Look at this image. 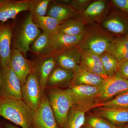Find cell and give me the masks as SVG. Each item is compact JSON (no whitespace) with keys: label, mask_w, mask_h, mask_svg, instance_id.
Listing matches in <instances>:
<instances>
[{"label":"cell","mask_w":128,"mask_h":128,"mask_svg":"<svg viewBox=\"0 0 128 128\" xmlns=\"http://www.w3.org/2000/svg\"><path fill=\"white\" fill-rule=\"evenodd\" d=\"M34 111L22 100L0 98V116L22 128H33Z\"/></svg>","instance_id":"obj_1"},{"label":"cell","mask_w":128,"mask_h":128,"mask_svg":"<svg viewBox=\"0 0 128 128\" xmlns=\"http://www.w3.org/2000/svg\"><path fill=\"white\" fill-rule=\"evenodd\" d=\"M116 36L96 24L86 25L78 46L82 50H88L100 55L106 51Z\"/></svg>","instance_id":"obj_2"},{"label":"cell","mask_w":128,"mask_h":128,"mask_svg":"<svg viewBox=\"0 0 128 128\" xmlns=\"http://www.w3.org/2000/svg\"><path fill=\"white\" fill-rule=\"evenodd\" d=\"M46 94L58 126L60 128H64L69 110L73 105L70 88L50 87Z\"/></svg>","instance_id":"obj_3"},{"label":"cell","mask_w":128,"mask_h":128,"mask_svg":"<svg viewBox=\"0 0 128 128\" xmlns=\"http://www.w3.org/2000/svg\"><path fill=\"white\" fill-rule=\"evenodd\" d=\"M0 98L22 100L20 81L8 66L1 68Z\"/></svg>","instance_id":"obj_4"},{"label":"cell","mask_w":128,"mask_h":128,"mask_svg":"<svg viewBox=\"0 0 128 128\" xmlns=\"http://www.w3.org/2000/svg\"><path fill=\"white\" fill-rule=\"evenodd\" d=\"M41 31L33 20L32 14L26 18L20 32L16 38L15 45L16 48L26 57L27 53L32 51L30 46L41 34Z\"/></svg>","instance_id":"obj_5"},{"label":"cell","mask_w":128,"mask_h":128,"mask_svg":"<svg viewBox=\"0 0 128 128\" xmlns=\"http://www.w3.org/2000/svg\"><path fill=\"white\" fill-rule=\"evenodd\" d=\"M112 6L109 0H93L84 10L78 12L76 16L85 25H100L112 9Z\"/></svg>","instance_id":"obj_6"},{"label":"cell","mask_w":128,"mask_h":128,"mask_svg":"<svg viewBox=\"0 0 128 128\" xmlns=\"http://www.w3.org/2000/svg\"><path fill=\"white\" fill-rule=\"evenodd\" d=\"M100 25L115 36H125L128 33V16L112 6Z\"/></svg>","instance_id":"obj_7"},{"label":"cell","mask_w":128,"mask_h":128,"mask_svg":"<svg viewBox=\"0 0 128 128\" xmlns=\"http://www.w3.org/2000/svg\"><path fill=\"white\" fill-rule=\"evenodd\" d=\"M22 93L24 102L35 111L38 108L42 98L36 68L28 76L25 83L22 86Z\"/></svg>","instance_id":"obj_8"},{"label":"cell","mask_w":128,"mask_h":128,"mask_svg":"<svg viewBox=\"0 0 128 128\" xmlns=\"http://www.w3.org/2000/svg\"><path fill=\"white\" fill-rule=\"evenodd\" d=\"M128 90V80L121 77L117 73L105 79L96 98L97 103L109 100L122 92Z\"/></svg>","instance_id":"obj_9"},{"label":"cell","mask_w":128,"mask_h":128,"mask_svg":"<svg viewBox=\"0 0 128 128\" xmlns=\"http://www.w3.org/2000/svg\"><path fill=\"white\" fill-rule=\"evenodd\" d=\"M33 128H60L46 94L42 96L38 108L34 111Z\"/></svg>","instance_id":"obj_10"},{"label":"cell","mask_w":128,"mask_h":128,"mask_svg":"<svg viewBox=\"0 0 128 128\" xmlns=\"http://www.w3.org/2000/svg\"><path fill=\"white\" fill-rule=\"evenodd\" d=\"M9 66L16 74L22 86L36 68L35 62L26 58L18 49L12 50Z\"/></svg>","instance_id":"obj_11"},{"label":"cell","mask_w":128,"mask_h":128,"mask_svg":"<svg viewBox=\"0 0 128 128\" xmlns=\"http://www.w3.org/2000/svg\"><path fill=\"white\" fill-rule=\"evenodd\" d=\"M82 50L78 46H71L56 53L52 56L57 66L73 72L80 66Z\"/></svg>","instance_id":"obj_12"},{"label":"cell","mask_w":128,"mask_h":128,"mask_svg":"<svg viewBox=\"0 0 128 128\" xmlns=\"http://www.w3.org/2000/svg\"><path fill=\"white\" fill-rule=\"evenodd\" d=\"M82 35L70 36L59 32L49 34L47 51L42 57L40 58L52 57L60 50L71 46H78Z\"/></svg>","instance_id":"obj_13"},{"label":"cell","mask_w":128,"mask_h":128,"mask_svg":"<svg viewBox=\"0 0 128 128\" xmlns=\"http://www.w3.org/2000/svg\"><path fill=\"white\" fill-rule=\"evenodd\" d=\"M100 86L86 85L70 86L73 105L87 104H95L97 105L96 100L100 92Z\"/></svg>","instance_id":"obj_14"},{"label":"cell","mask_w":128,"mask_h":128,"mask_svg":"<svg viewBox=\"0 0 128 128\" xmlns=\"http://www.w3.org/2000/svg\"><path fill=\"white\" fill-rule=\"evenodd\" d=\"M12 33L13 28L11 25L0 22V64L1 68L9 66Z\"/></svg>","instance_id":"obj_15"},{"label":"cell","mask_w":128,"mask_h":128,"mask_svg":"<svg viewBox=\"0 0 128 128\" xmlns=\"http://www.w3.org/2000/svg\"><path fill=\"white\" fill-rule=\"evenodd\" d=\"M28 0H2L0 3V22L14 18L21 12L28 10Z\"/></svg>","instance_id":"obj_16"},{"label":"cell","mask_w":128,"mask_h":128,"mask_svg":"<svg viewBox=\"0 0 128 128\" xmlns=\"http://www.w3.org/2000/svg\"><path fill=\"white\" fill-rule=\"evenodd\" d=\"M80 66L82 69L98 75L104 79L108 77L104 69L100 56L91 51L82 50Z\"/></svg>","instance_id":"obj_17"},{"label":"cell","mask_w":128,"mask_h":128,"mask_svg":"<svg viewBox=\"0 0 128 128\" xmlns=\"http://www.w3.org/2000/svg\"><path fill=\"white\" fill-rule=\"evenodd\" d=\"M96 106L94 104L73 105L69 110L67 122L64 128H81L86 121V112L96 108Z\"/></svg>","instance_id":"obj_18"},{"label":"cell","mask_w":128,"mask_h":128,"mask_svg":"<svg viewBox=\"0 0 128 128\" xmlns=\"http://www.w3.org/2000/svg\"><path fill=\"white\" fill-rule=\"evenodd\" d=\"M54 57L39 58L35 63L36 71L41 87L42 97L45 94L49 77L53 70L57 66Z\"/></svg>","instance_id":"obj_19"},{"label":"cell","mask_w":128,"mask_h":128,"mask_svg":"<svg viewBox=\"0 0 128 128\" xmlns=\"http://www.w3.org/2000/svg\"><path fill=\"white\" fill-rule=\"evenodd\" d=\"M78 12L70 5L63 4L58 0H52L48 7L47 16L57 19L62 23L76 16Z\"/></svg>","instance_id":"obj_20"},{"label":"cell","mask_w":128,"mask_h":128,"mask_svg":"<svg viewBox=\"0 0 128 128\" xmlns=\"http://www.w3.org/2000/svg\"><path fill=\"white\" fill-rule=\"evenodd\" d=\"M94 112L96 116L107 119L114 125L128 123V108L111 109L98 107Z\"/></svg>","instance_id":"obj_21"},{"label":"cell","mask_w":128,"mask_h":128,"mask_svg":"<svg viewBox=\"0 0 128 128\" xmlns=\"http://www.w3.org/2000/svg\"><path fill=\"white\" fill-rule=\"evenodd\" d=\"M105 79L100 76L86 71L80 66L73 72V76L70 85H86L100 86Z\"/></svg>","instance_id":"obj_22"},{"label":"cell","mask_w":128,"mask_h":128,"mask_svg":"<svg viewBox=\"0 0 128 128\" xmlns=\"http://www.w3.org/2000/svg\"><path fill=\"white\" fill-rule=\"evenodd\" d=\"M73 72L56 66L48 80L47 87H57L70 86Z\"/></svg>","instance_id":"obj_23"},{"label":"cell","mask_w":128,"mask_h":128,"mask_svg":"<svg viewBox=\"0 0 128 128\" xmlns=\"http://www.w3.org/2000/svg\"><path fill=\"white\" fill-rule=\"evenodd\" d=\"M106 51L112 54L118 62L128 60V37H116L109 44Z\"/></svg>","instance_id":"obj_24"},{"label":"cell","mask_w":128,"mask_h":128,"mask_svg":"<svg viewBox=\"0 0 128 128\" xmlns=\"http://www.w3.org/2000/svg\"><path fill=\"white\" fill-rule=\"evenodd\" d=\"M85 27L82 21L76 16L62 22L60 25L58 32L70 36H80L84 32Z\"/></svg>","instance_id":"obj_25"},{"label":"cell","mask_w":128,"mask_h":128,"mask_svg":"<svg viewBox=\"0 0 128 128\" xmlns=\"http://www.w3.org/2000/svg\"><path fill=\"white\" fill-rule=\"evenodd\" d=\"M34 23L43 32L49 34L58 32L59 28L62 22L55 18L46 16H33Z\"/></svg>","instance_id":"obj_26"},{"label":"cell","mask_w":128,"mask_h":128,"mask_svg":"<svg viewBox=\"0 0 128 128\" xmlns=\"http://www.w3.org/2000/svg\"><path fill=\"white\" fill-rule=\"evenodd\" d=\"M98 107L111 109L128 108V90L119 93L109 100L98 104L96 108Z\"/></svg>","instance_id":"obj_27"},{"label":"cell","mask_w":128,"mask_h":128,"mask_svg":"<svg viewBox=\"0 0 128 128\" xmlns=\"http://www.w3.org/2000/svg\"><path fill=\"white\" fill-rule=\"evenodd\" d=\"M100 56L104 69L108 77L116 74L118 73V62L116 59L106 51Z\"/></svg>","instance_id":"obj_28"},{"label":"cell","mask_w":128,"mask_h":128,"mask_svg":"<svg viewBox=\"0 0 128 128\" xmlns=\"http://www.w3.org/2000/svg\"><path fill=\"white\" fill-rule=\"evenodd\" d=\"M52 0H28V10L33 16H46Z\"/></svg>","instance_id":"obj_29"},{"label":"cell","mask_w":128,"mask_h":128,"mask_svg":"<svg viewBox=\"0 0 128 128\" xmlns=\"http://www.w3.org/2000/svg\"><path fill=\"white\" fill-rule=\"evenodd\" d=\"M49 34L46 33H41L32 44V51L41 58L46 53L48 44Z\"/></svg>","instance_id":"obj_30"},{"label":"cell","mask_w":128,"mask_h":128,"mask_svg":"<svg viewBox=\"0 0 128 128\" xmlns=\"http://www.w3.org/2000/svg\"><path fill=\"white\" fill-rule=\"evenodd\" d=\"M88 127L90 128H118L114 125L103 119V118L96 116H91L87 120Z\"/></svg>","instance_id":"obj_31"},{"label":"cell","mask_w":128,"mask_h":128,"mask_svg":"<svg viewBox=\"0 0 128 128\" xmlns=\"http://www.w3.org/2000/svg\"><path fill=\"white\" fill-rule=\"evenodd\" d=\"M93 0H71L70 6L78 12L84 10Z\"/></svg>","instance_id":"obj_32"},{"label":"cell","mask_w":128,"mask_h":128,"mask_svg":"<svg viewBox=\"0 0 128 128\" xmlns=\"http://www.w3.org/2000/svg\"><path fill=\"white\" fill-rule=\"evenodd\" d=\"M112 6L128 16V0H110Z\"/></svg>","instance_id":"obj_33"},{"label":"cell","mask_w":128,"mask_h":128,"mask_svg":"<svg viewBox=\"0 0 128 128\" xmlns=\"http://www.w3.org/2000/svg\"><path fill=\"white\" fill-rule=\"evenodd\" d=\"M118 73L121 77L128 80V60L118 62Z\"/></svg>","instance_id":"obj_34"},{"label":"cell","mask_w":128,"mask_h":128,"mask_svg":"<svg viewBox=\"0 0 128 128\" xmlns=\"http://www.w3.org/2000/svg\"><path fill=\"white\" fill-rule=\"evenodd\" d=\"M5 128H19L14 124H6L4 125Z\"/></svg>","instance_id":"obj_35"},{"label":"cell","mask_w":128,"mask_h":128,"mask_svg":"<svg viewBox=\"0 0 128 128\" xmlns=\"http://www.w3.org/2000/svg\"><path fill=\"white\" fill-rule=\"evenodd\" d=\"M118 128H128V125H124V126L118 127Z\"/></svg>","instance_id":"obj_36"},{"label":"cell","mask_w":128,"mask_h":128,"mask_svg":"<svg viewBox=\"0 0 128 128\" xmlns=\"http://www.w3.org/2000/svg\"><path fill=\"white\" fill-rule=\"evenodd\" d=\"M1 79V68L0 64V83Z\"/></svg>","instance_id":"obj_37"},{"label":"cell","mask_w":128,"mask_h":128,"mask_svg":"<svg viewBox=\"0 0 128 128\" xmlns=\"http://www.w3.org/2000/svg\"><path fill=\"white\" fill-rule=\"evenodd\" d=\"M0 128H5L4 127V125L2 126V124L0 123Z\"/></svg>","instance_id":"obj_38"},{"label":"cell","mask_w":128,"mask_h":128,"mask_svg":"<svg viewBox=\"0 0 128 128\" xmlns=\"http://www.w3.org/2000/svg\"><path fill=\"white\" fill-rule=\"evenodd\" d=\"M2 0H0V3L2 2Z\"/></svg>","instance_id":"obj_39"},{"label":"cell","mask_w":128,"mask_h":128,"mask_svg":"<svg viewBox=\"0 0 128 128\" xmlns=\"http://www.w3.org/2000/svg\"><path fill=\"white\" fill-rule=\"evenodd\" d=\"M127 36V37H128V34H127V36Z\"/></svg>","instance_id":"obj_40"},{"label":"cell","mask_w":128,"mask_h":128,"mask_svg":"<svg viewBox=\"0 0 128 128\" xmlns=\"http://www.w3.org/2000/svg\"><path fill=\"white\" fill-rule=\"evenodd\" d=\"M89 128V127H88H88H87V128Z\"/></svg>","instance_id":"obj_41"},{"label":"cell","mask_w":128,"mask_h":128,"mask_svg":"<svg viewBox=\"0 0 128 128\" xmlns=\"http://www.w3.org/2000/svg\"></svg>","instance_id":"obj_42"}]
</instances>
